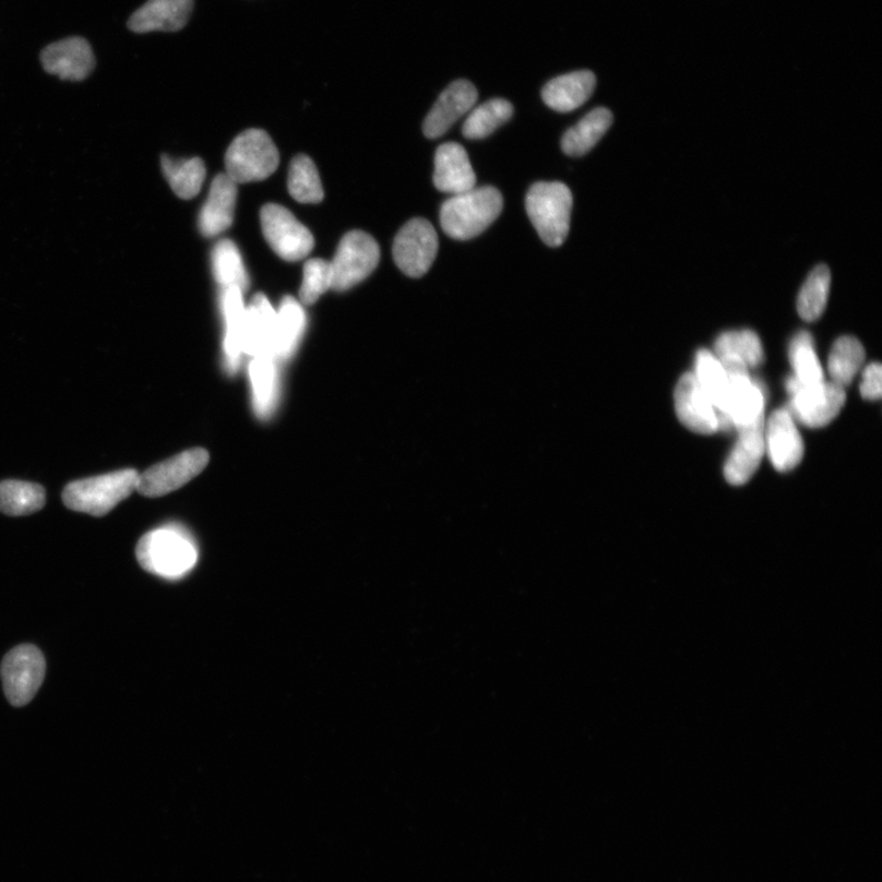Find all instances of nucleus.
Masks as SVG:
<instances>
[{"label":"nucleus","mask_w":882,"mask_h":882,"mask_svg":"<svg viewBox=\"0 0 882 882\" xmlns=\"http://www.w3.org/2000/svg\"><path fill=\"white\" fill-rule=\"evenodd\" d=\"M139 564L163 579H181L198 562V548L192 538L176 524L148 532L137 545Z\"/></svg>","instance_id":"1"},{"label":"nucleus","mask_w":882,"mask_h":882,"mask_svg":"<svg viewBox=\"0 0 882 882\" xmlns=\"http://www.w3.org/2000/svg\"><path fill=\"white\" fill-rule=\"evenodd\" d=\"M503 210V197L494 187L473 188L448 199L440 209V224L458 241L483 233Z\"/></svg>","instance_id":"2"},{"label":"nucleus","mask_w":882,"mask_h":882,"mask_svg":"<svg viewBox=\"0 0 882 882\" xmlns=\"http://www.w3.org/2000/svg\"><path fill=\"white\" fill-rule=\"evenodd\" d=\"M139 473L126 469L69 483L63 491V503L69 510L102 518L131 493L137 491Z\"/></svg>","instance_id":"3"},{"label":"nucleus","mask_w":882,"mask_h":882,"mask_svg":"<svg viewBox=\"0 0 882 882\" xmlns=\"http://www.w3.org/2000/svg\"><path fill=\"white\" fill-rule=\"evenodd\" d=\"M572 194L560 182L533 184L527 197V211L541 240L552 248L562 245L570 232Z\"/></svg>","instance_id":"4"},{"label":"nucleus","mask_w":882,"mask_h":882,"mask_svg":"<svg viewBox=\"0 0 882 882\" xmlns=\"http://www.w3.org/2000/svg\"><path fill=\"white\" fill-rule=\"evenodd\" d=\"M280 153L267 131L248 129L238 136L225 152L228 174L237 184L260 182L275 173Z\"/></svg>","instance_id":"5"},{"label":"nucleus","mask_w":882,"mask_h":882,"mask_svg":"<svg viewBox=\"0 0 882 882\" xmlns=\"http://www.w3.org/2000/svg\"><path fill=\"white\" fill-rule=\"evenodd\" d=\"M379 261L380 248L371 234L363 231L345 233L330 261L331 290L337 292L351 290L371 275Z\"/></svg>","instance_id":"6"},{"label":"nucleus","mask_w":882,"mask_h":882,"mask_svg":"<svg viewBox=\"0 0 882 882\" xmlns=\"http://www.w3.org/2000/svg\"><path fill=\"white\" fill-rule=\"evenodd\" d=\"M260 222L267 242L281 259L300 261L312 253V232L289 209L279 204L262 207Z\"/></svg>","instance_id":"7"},{"label":"nucleus","mask_w":882,"mask_h":882,"mask_svg":"<svg viewBox=\"0 0 882 882\" xmlns=\"http://www.w3.org/2000/svg\"><path fill=\"white\" fill-rule=\"evenodd\" d=\"M786 390L792 395L790 413L809 428H822L831 423L848 400L844 388L833 381L800 387L792 377L786 381Z\"/></svg>","instance_id":"8"},{"label":"nucleus","mask_w":882,"mask_h":882,"mask_svg":"<svg viewBox=\"0 0 882 882\" xmlns=\"http://www.w3.org/2000/svg\"><path fill=\"white\" fill-rule=\"evenodd\" d=\"M439 249L433 224L417 218L402 225L392 245V255L404 275L420 279L431 270Z\"/></svg>","instance_id":"9"},{"label":"nucleus","mask_w":882,"mask_h":882,"mask_svg":"<svg viewBox=\"0 0 882 882\" xmlns=\"http://www.w3.org/2000/svg\"><path fill=\"white\" fill-rule=\"evenodd\" d=\"M4 693L11 705L21 708L38 694L44 674L43 653L33 645H20L7 653L2 670Z\"/></svg>","instance_id":"10"},{"label":"nucleus","mask_w":882,"mask_h":882,"mask_svg":"<svg viewBox=\"0 0 882 882\" xmlns=\"http://www.w3.org/2000/svg\"><path fill=\"white\" fill-rule=\"evenodd\" d=\"M206 449H190L139 473L137 491L148 498H159L180 490L208 467Z\"/></svg>","instance_id":"11"},{"label":"nucleus","mask_w":882,"mask_h":882,"mask_svg":"<svg viewBox=\"0 0 882 882\" xmlns=\"http://www.w3.org/2000/svg\"><path fill=\"white\" fill-rule=\"evenodd\" d=\"M764 409V392L749 374L730 375L729 395L723 411L718 413L720 429L730 431L735 428L738 432L742 431L762 419Z\"/></svg>","instance_id":"12"},{"label":"nucleus","mask_w":882,"mask_h":882,"mask_svg":"<svg viewBox=\"0 0 882 882\" xmlns=\"http://www.w3.org/2000/svg\"><path fill=\"white\" fill-rule=\"evenodd\" d=\"M41 62L47 73L69 81L87 79L97 64L90 43L82 38H69L47 46L41 53Z\"/></svg>","instance_id":"13"},{"label":"nucleus","mask_w":882,"mask_h":882,"mask_svg":"<svg viewBox=\"0 0 882 882\" xmlns=\"http://www.w3.org/2000/svg\"><path fill=\"white\" fill-rule=\"evenodd\" d=\"M675 411L681 421L691 432L713 434L720 431L716 409L698 384L694 374H684L674 393Z\"/></svg>","instance_id":"14"},{"label":"nucleus","mask_w":882,"mask_h":882,"mask_svg":"<svg viewBox=\"0 0 882 882\" xmlns=\"http://www.w3.org/2000/svg\"><path fill=\"white\" fill-rule=\"evenodd\" d=\"M477 100L479 91L473 83L468 80L452 82L428 113L423 131L429 139H437L444 136L459 119L470 112Z\"/></svg>","instance_id":"15"},{"label":"nucleus","mask_w":882,"mask_h":882,"mask_svg":"<svg viewBox=\"0 0 882 882\" xmlns=\"http://www.w3.org/2000/svg\"><path fill=\"white\" fill-rule=\"evenodd\" d=\"M765 449L773 468L780 472H789L801 463L804 443L789 410H779L770 417Z\"/></svg>","instance_id":"16"},{"label":"nucleus","mask_w":882,"mask_h":882,"mask_svg":"<svg viewBox=\"0 0 882 882\" xmlns=\"http://www.w3.org/2000/svg\"><path fill=\"white\" fill-rule=\"evenodd\" d=\"M738 433V443L726 460L724 477L733 485H743L755 474L765 454V417Z\"/></svg>","instance_id":"17"},{"label":"nucleus","mask_w":882,"mask_h":882,"mask_svg":"<svg viewBox=\"0 0 882 882\" xmlns=\"http://www.w3.org/2000/svg\"><path fill=\"white\" fill-rule=\"evenodd\" d=\"M194 0H148L128 21L137 33L182 30L193 13Z\"/></svg>","instance_id":"18"},{"label":"nucleus","mask_w":882,"mask_h":882,"mask_svg":"<svg viewBox=\"0 0 882 882\" xmlns=\"http://www.w3.org/2000/svg\"><path fill=\"white\" fill-rule=\"evenodd\" d=\"M238 184L221 173L212 181L209 198L199 213V231L207 238L220 235L229 230L234 220Z\"/></svg>","instance_id":"19"},{"label":"nucleus","mask_w":882,"mask_h":882,"mask_svg":"<svg viewBox=\"0 0 882 882\" xmlns=\"http://www.w3.org/2000/svg\"><path fill=\"white\" fill-rule=\"evenodd\" d=\"M434 184L440 192L458 196L475 187L469 154L458 142H447L435 152Z\"/></svg>","instance_id":"20"},{"label":"nucleus","mask_w":882,"mask_h":882,"mask_svg":"<svg viewBox=\"0 0 882 882\" xmlns=\"http://www.w3.org/2000/svg\"><path fill=\"white\" fill-rule=\"evenodd\" d=\"M277 312L265 294L258 293L245 309L243 352L250 357H273ZM275 359V357H273Z\"/></svg>","instance_id":"21"},{"label":"nucleus","mask_w":882,"mask_h":882,"mask_svg":"<svg viewBox=\"0 0 882 882\" xmlns=\"http://www.w3.org/2000/svg\"><path fill=\"white\" fill-rule=\"evenodd\" d=\"M243 291L229 285L222 288L221 311L224 319L223 354L224 367L229 374H235L241 365L243 352V328L245 318Z\"/></svg>","instance_id":"22"},{"label":"nucleus","mask_w":882,"mask_h":882,"mask_svg":"<svg viewBox=\"0 0 882 882\" xmlns=\"http://www.w3.org/2000/svg\"><path fill=\"white\" fill-rule=\"evenodd\" d=\"M594 88L595 77L592 71H574L548 82L542 90V99L550 109L567 113L585 104Z\"/></svg>","instance_id":"23"},{"label":"nucleus","mask_w":882,"mask_h":882,"mask_svg":"<svg viewBox=\"0 0 882 882\" xmlns=\"http://www.w3.org/2000/svg\"><path fill=\"white\" fill-rule=\"evenodd\" d=\"M278 363L273 357L258 355L253 357L249 365L254 410L262 421H268L278 407L280 395Z\"/></svg>","instance_id":"24"},{"label":"nucleus","mask_w":882,"mask_h":882,"mask_svg":"<svg viewBox=\"0 0 882 882\" xmlns=\"http://www.w3.org/2000/svg\"><path fill=\"white\" fill-rule=\"evenodd\" d=\"M307 327V317L301 302L285 295L277 312L273 357L278 362L289 361L300 345Z\"/></svg>","instance_id":"25"},{"label":"nucleus","mask_w":882,"mask_h":882,"mask_svg":"<svg viewBox=\"0 0 882 882\" xmlns=\"http://www.w3.org/2000/svg\"><path fill=\"white\" fill-rule=\"evenodd\" d=\"M613 124V114L604 107L592 110L581 121L567 131L562 149L569 157H583L590 152Z\"/></svg>","instance_id":"26"},{"label":"nucleus","mask_w":882,"mask_h":882,"mask_svg":"<svg viewBox=\"0 0 882 882\" xmlns=\"http://www.w3.org/2000/svg\"><path fill=\"white\" fill-rule=\"evenodd\" d=\"M720 362L738 361L748 368H755L764 362V350L758 333L752 330L726 331L721 333L714 343Z\"/></svg>","instance_id":"27"},{"label":"nucleus","mask_w":882,"mask_h":882,"mask_svg":"<svg viewBox=\"0 0 882 882\" xmlns=\"http://www.w3.org/2000/svg\"><path fill=\"white\" fill-rule=\"evenodd\" d=\"M162 172L178 198L190 200L200 193L207 177V167L201 159L173 160L161 158Z\"/></svg>","instance_id":"28"},{"label":"nucleus","mask_w":882,"mask_h":882,"mask_svg":"<svg viewBox=\"0 0 882 882\" xmlns=\"http://www.w3.org/2000/svg\"><path fill=\"white\" fill-rule=\"evenodd\" d=\"M46 505V491L40 484L8 480L0 483V512L8 517L34 514Z\"/></svg>","instance_id":"29"},{"label":"nucleus","mask_w":882,"mask_h":882,"mask_svg":"<svg viewBox=\"0 0 882 882\" xmlns=\"http://www.w3.org/2000/svg\"><path fill=\"white\" fill-rule=\"evenodd\" d=\"M213 278L221 288L235 285L244 292L249 289V277L242 254L237 244L230 240H221L211 253Z\"/></svg>","instance_id":"30"},{"label":"nucleus","mask_w":882,"mask_h":882,"mask_svg":"<svg viewBox=\"0 0 882 882\" xmlns=\"http://www.w3.org/2000/svg\"><path fill=\"white\" fill-rule=\"evenodd\" d=\"M865 361L863 344L852 337H843L834 342L829 357V373L833 383L849 387Z\"/></svg>","instance_id":"31"},{"label":"nucleus","mask_w":882,"mask_h":882,"mask_svg":"<svg viewBox=\"0 0 882 882\" xmlns=\"http://www.w3.org/2000/svg\"><path fill=\"white\" fill-rule=\"evenodd\" d=\"M289 192L301 204H319L324 189L315 163L307 154H297L290 164Z\"/></svg>","instance_id":"32"},{"label":"nucleus","mask_w":882,"mask_h":882,"mask_svg":"<svg viewBox=\"0 0 882 882\" xmlns=\"http://www.w3.org/2000/svg\"><path fill=\"white\" fill-rule=\"evenodd\" d=\"M514 114V107L504 99H494L477 107L462 127V134L467 139H484L490 137L500 127L510 121Z\"/></svg>","instance_id":"33"},{"label":"nucleus","mask_w":882,"mask_h":882,"mask_svg":"<svg viewBox=\"0 0 882 882\" xmlns=\"http://www.w3.org/2000/svg\"><path fill=\"white\" fill-rule=\"evenodd\" d=\"M695 378L698 384L716 409L718 413L724 409L729 395V377L718 357L708 350H700L696 354Z\"/></svg>","instance_id":"34"},{"label":"nucleus","mask_w":882,"mask_h":882,"mask_svg":"<svg viewBox=\"0 0 882 882\" xmlns=\"http://www.w3.org/2000/svg\"><path fill=\"white\" fill-rule=\"evenodd\" d=\"M831 288V272L819 265L808 277L798 295L796 309L805 321H815L824 314Z\"/></svg>","instance_id":"35"},{"label":"nucleus","mask_w":882,"mask_h":882,"mask_svg":"<svg viewBox=\"0 0 882 882\" xmlns=\"http://www.w3.org/2000/svg\"><path fill=\"white\" fill-rule=\"evenodd\" d=\"M790 361L798 385L810 387L825 380L824 371L818 359L814 340L806 331H801L790 345Z\"/></svg>","instance_id":"36"},{"label":"nucleus","mask_w":882,"mask_h":882,"mask_svg":"<svg viewBox=\"0 0 882 882\" xmlns=\"http://www.w3.org/2000/svg\"><path fill=\"white\" fill-rule=\"evenodd\" d=\"M332 272L330 261L324 259L308 260L303 268V282L300 289L302 304L311 305L331 290Z\"/></svg>","instance_id":"37"},{"label":"nucleus","mask_w":882,"mask_h":882,"mask_svg":"<svg viewBox=\"0 0 882 882\" xmlns=\"http://www.w3.org/2000/svg\"><path fill=\"white\" fill-rule=\"evenodd\" d=\"M861 393L865 400L876 401L882 395V369L880 363L869 364L863 372Z\"/></svg>","instance_id":"38"}]
</instances>
